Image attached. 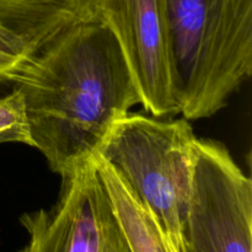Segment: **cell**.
<instances>
[{
	"instance_id": "obj_1",
	"label": "cell",
	"mask_w": 252,
	"mask_h": 252,
	"mask_svg": "<svg viewBox=\"0 0 252 252\" xmlns=\"http://www.w3.org/2000/svg\"><path fill=\"white\" fill-rule=\"evenodd\" d=\"M14 85L25 96L33 148L61 177L91 159L113 123L140 105L125 54L102 20L54 36Z\"/></svg>"
},
{
	"instance_id": "obj_2",
	"label": "cell",
	"mask_w": 252,
	"mask_h": 252,
	"mask_svg": "<svg viewBox=\"0 0 252 252\" xmlns=\"http://www.w3.org/2000/svg\"><path fill=\"white\" fill-rule=\"evenodd\" d=\"M179 111L208 118L252 73V0H167Z\"/></svg>"
},
{
	"instance_id": "obj_3",
	"label": "cell",
	"mask_w": 252,
	"mask_h": 252,
	"mask_svg": "<svg viewBox=\"0 0 252 252\" xmlns=\"http://www.w3.org/2000/svg\"><path fill=\"white\" fill-rule=\"evenodd\" d=\"M197 137L186 118L130 113L118 118L96 154L154 213L177 252L191 187Z\"/></svg>"
},
{
	"instance_id": "obj_4",
	"label": "cell",
	"mask_w": 252,
	"mask_h": 252,
	"mask_svg": "<svg viewBox=\"0 0 252 252\" xmlns=\"http://www.w3.org/2000/svg\"><path fill=\"white\" fill-rule=\"evenodd\" d=\"M184 252H252V181L220 142L197 138Z\"/></svg>"
},
{
	"instance_id": "obj_5",
	"label": "cell",
	"mask_w": 252,
	"mask_h": 252,
	"mask_svg": "<svg viewBox=\"0 0 252 252\" xmlns=\"http://www.w3.org/2000/svg\"><path fill=\"white\" fill-rule=\"evenodd\" d=\"M29 234L19 252H132L98 175L95 155L62 177L52 208L20 217Z\"/></svg>"
},
{
	"instance_id": "obj_6",
	"label": "cell",
	"mask_w": 252,
	"mask_h": 252,
	"mask_svg": "<svg viewBox=\"0 0 252 252\" xmlns=\"http://www.w3.org/2000/svg\"><path fill=\"white\" fill-rule=\"evenodd\" d=\"M101 20L125 54L144 110L159 118L180 113L167 0H103Z\"/></svg>"
},
{
	"instance_id": "obj_7",
	"label": "cell",
	"mask_w": 252,
	"mask_h": 252,
	"mask_svg": "<svg viewBox=\"0 0 252 252\" xmlns=\"http://www.w3.org/2000/svg\"><path fill=\"white\" fill-rule=\"evenodd\" d=\"M103 0H0V26L32 53L54 36L83 22L101 20Z\"/></svg>"
},
{
	"instance_id": "obj_8",
	"label": "cell",
	"mask_w": 252,
	"mask_h": 252,
	"mask_svg": "<svg viewBox=\"0 0 252 252\" xmlns=\"http://www.w3.org/2000/svg\"><path fill=\"white\" fill-rule=\"evenodd\" d=\"M98 175L132 252H177L160 221L118 172L95 154Z\"/></svg>"
},
{
	"instance_id": "obj_9",
	"label": "cell",
	"mask_w": 252,
	"mask_h": 252,
	"mask_svg": "<svg viewBox=\"0 0 252 252\" xmlns=\"http://www.w3.org/2000/svg\"><path fill=\"white\" fill-rule=\"evenodd\" d=\"M4 143H21L33 148L26 101L16 86L0 97V144Z\"/></svg>"
},
{
	"instance_id": "obj_10",
	"label": "cell",
	"mask_w": 252,
	"mask_h": 252,
	"mask_svg": "<svg viewBox=\"0 0 252 252\" xmlns=\"http://www.w3.org/2000/svg\"><path fill=\"white\" fill-rule=\"evenodd\" d=\"M32 52L19 37L0 26V85L14 84Z\"/></svg>"
}]
</instances>
